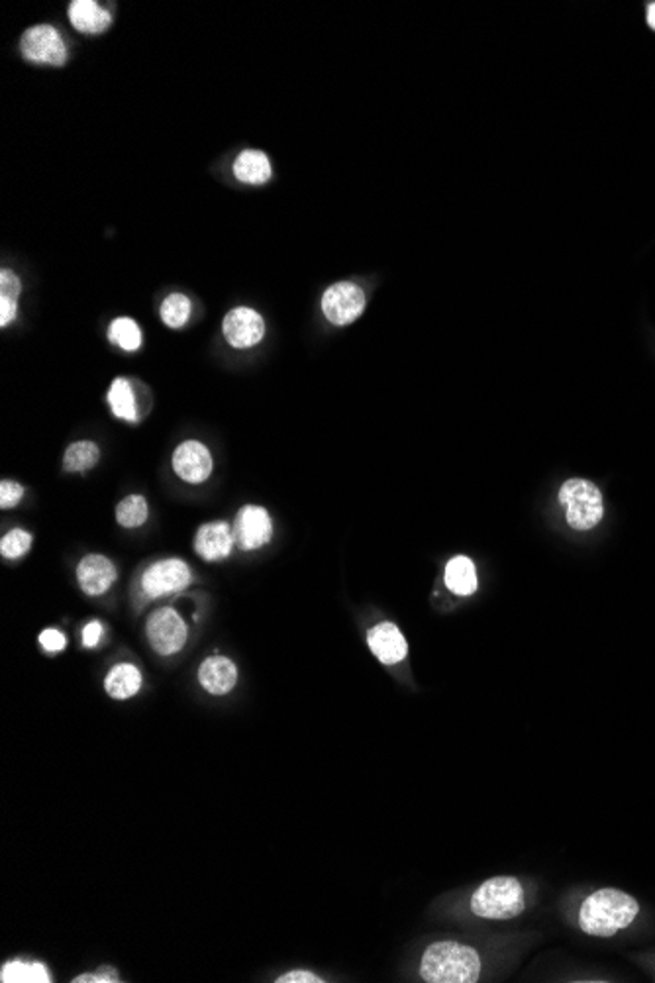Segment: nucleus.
Here are the masks:
<instances>
[{
	"instance_id": "obj_1",
	"label": "nucleus",
	"mask_w": 655,
	"mask_h": 983,
	"mask_svg": "<svg viewBox=\"0 0 655 983\" xmlns=\"http://www.w3.org/2000/svg\"><path fill=\"white\" fill-rule=\"evenodd\" d=\"M640 913L638 901L618 889H599L585 899L579 911V927L591 936H614L630 927Z\"/></svg>"
},
{
	"instance_id": "obj_2",
	"label": "nucleus",
	"mask_w": 655,
	"mask_h": 983,
	"mask_svg": "<svg viewBox=\"0 0 655 983\" xmlns=\"http://www.w3.org/2000/svg\"><path fill=\"white\" fill-rule=\"evenodd\" d=\"M479 976L477 950L459 942L432 944L420 962V978L428 983H475Z\"/></svg>"
},
{
	"instance_id": "obj_3",
	"label": "nucleus",
	"mask_w": 655,
	"mask_h": 983,
	"mask_svg": "<svg viewBox=\"0 0 655 983\" xmlns=\"http://www.w3.org/2000/svg\"><path fill=\"white\" fill-rule=\"evenodd\" d=\"M524 907V889L514 878L485 881L471 897V911L481 919H512L518 917Z\"/></svg>"
},
{
	"instance_id": "obj_4",
	"label": "nucleus",
	"mask_w": 655,
	"mask_h": 983,
	"mask_svg": "<svg viewBox=\"0 0 655 983\" xmlns=\"http://www.w3.org/2000/svg\"><path fill=\"white\" fill-rule=\"evenodd\" d=\"M559 501L567 507V522L575 530H591L605 515L599 487L587 479H569L559 491Z\"/></svg>"
},
{
	"instance_id": "obj_5",
	"label": "nucleus",
	"mask_w": 655,
	"mask_h": 983,
	"mask_svg": "<svg viewBox=\"0 0 655 983\" xmlns=\"http://www.w3.org/2000/svg\"><path fill=\"white\" fill-rule=\"evenodd\" d=\"M20 50L26 61L44 65H63L67 61V50L59 32L50 24H40L24 32Z\"/></svg>"
},
{
	"instance_id": "obj_6",
	"label": "nucleus",
	"mask_w": 655,
	"mask_h": 983,
	"mask_svg": "<svg viewBox=\"0 0 655 983\" xmlns=\"http://www.w3.org/2000/svg\"><path fill=\"white\" fill-rule=\"evenodd\" d=\"M146 630L153 650L161 656L177 654L187 642V624L169 607L155 611Z\"/></svg>"
},
{
	"instance_id": "obj_7",
	"label": "nucleus",
	"mask_w": 655,
	"mask_h": 983,
	"mask_svg": "<svg viewBox=\"0 0 655 983\" xmlns=\"http://www.w3.org/2000/svg\"><path fill=\"white\" fill-rule=\"evenodd\" d=\"M363 309H365V295L353 283H336L330 289H326L322 297V311L336 326L352 324L353 320L361 316Z\"/></svg>"
},
{
	"instance_id": "obj_8",
	"label": "nucleus",
	"mask_w": 655,
	"mask_h": 983,
	"mask_svg": "<svg viewBox=\"0 0 655 983\" xmlns=\"http://www.w3.org/2000/svg\"><path fill=\"white\" fill-rule=\"evenodd\" d=\"M191 583V570L183 560L171 558L153 564L142 577V589L148 597L157 599L163 595L177 593Z\"/></svg>"
},
{
	"instance_id": "obj_9",
	"label": "nucleus",
	"mask_w": 655,
	"mask_h": 983,
	"mask_svg": "<svg viewBox=\"0 0 655 983\" xmlns=\"http://www.w3.org/2000/svg\"><path fill=\"white\" fill-rule=\"evenodd\" d=\"M224 338L232 348L246 350L259 344L265 336V322L263 316L248 307H238L232 309L224 316Z\"/></svg>"
},
{
	"instance_id": "obj_10",
	"label": "nucleus",
	"mask_w": 655,
	"mask_h": 983,
	"mask_svg": "<svg viewBox=\"0 0 655 983\" xmlns=\"http://www.w3.org/2000/svg\"><path fill=\"white\" fill-rule=\"evenodd\" d=\"M273 524L269 513L263 507L248 505L240 511L234 524V538L242 550H259L271 540Z\"/></svg>"
},
{
	"instance_id": "obj_11",
	"label": "nucleus",
	"mask_w": 655,
	"mask_h": 983,
	"mask_svg": "<svg viewBox=\"0 0 655 983\" xmlns=\"http://www.w3.org/2000/svg\"><path fill=\"white\" fill-rule=\"evenodd\" d=\"M173 469L175 473L187 481V483H202L210 477L212 473V456L208 452V448L201 444V442H195V440H189V442H183L175 454H173Z\"/></svg>"
},
{
	"instance_id": "obj_12",
	"label": "nucleus",
	"mask_w": 655,
	"mask_h": 983,
	"mask_svg": "<svg viewBox=\"0 0 655 983\" xmlns=\"http://www.w3.org/2000/svg\"><path fill=\"white\" fill-rule=\"evenodd\" d=\"M367 642L371 652L379 658V662L393 666L403 662L408 654V644L403 632L393 622H381L369 630Z\"/></svg>"
},
{
	"instance_id": "obj_13",
	"label": "nucleus",
	"mask_w": 655,
	"mask_h": 983,
	"mask_svg": "<svg viewBox=\"0 0 655 983\" xmlns=\"http://www.w3.org/2000/svg\"><path fill=\"white\" fill-rule=\"evenodd\" d=\"M234 542V530L226 522H208L197 532L195 550L206 562H216L230 556Z\"/></svg>"
},
{
	"instance_id": "obj_14",
	"label": "nucleus",
	"mask_w": 655,
	"mask_h": 983,
	"mask_svg": "<svg viewBox=\"0 0 655 983\" xmlns=\"http://www.w3.org/2000/svg\"><path fill=\"white\" fill-rule=\"evenodd\" d=\"M77 579H79L81 589L87 595L97 597V595L106 593L110 589V585L116 581V570L106 556L91 554V556L83 558V562L79 564Z\"/></svg>"
},
{
	"instance_id": "obj_15",
	"label": "nucleus",
	"mask_w": 655,
	"mask_h": 983,
	"mask_svg": "<svg viewBox=\"0 0 655 983\" xmlns=\"http://www.w3.org/2000/svg\"><path fill=\"white\" fill-rule=\"evenodd\" d=\"M236 679H238V670H236L234 662H230L228 658H222V656H212V658L204 660L201 670H199V681H201L202 687L212 695L230 693L236 685Z\"/></svg>"
},
{
	"instance_id": "obj_16",
	"label": "nucleus",
	"mask_w": 655,
	"mask_h": 983,
	"mask_svg": "<svg viewBox=\"0 0 655 983\" xmlns=\"http://www.w3.org/2000/svg\"><path fill=\"white\" fill-rule=\"evenodd\" d=\"M69 20L83 34H102L110 26V14L95 0H75L69 4Z\"/></svg>"
},
{
	"instance_id": "obj_17",
	"label": "nucleus",
	"mask_w": 655,
	"mask_h": 983,
	"mask_svg": "<svg viewBox=\"0 0 655 983\" xmlns=\"http://www.w3.org/2000/svg\"><path fill=\"white\" fill-rule=\"evenodd\" d=\"M104 689L112 699H130L142 689V673L132 664H118L106 675Z\"/></svg>"
},
{
	"instance_id": "obj_18",
	"label": "nucleus",
	"mask_w": 655,
	"mask_h": 983,
	"mask_svg": "<svg viewBox=\"0 0 655 983\" xmlns=\"http://www.w3.org/2000/svg\"><path fill=\"white\" fill-rule=\"evenodd\" d=\"M234 175L248 185H263L271 179L269 157L259 150H246L234 161Z\"/></svg>"
},
{
	"instance_id": "obj_19",
	"label": "nucleus",
	"mask_w": 655,
	"mask_h": 983,
	"mask_svg": "<svg viewBox=\"0 0 655 983\" xmlns=\"http://www.w3.org/2000/svg\"><path fill=\"white\" fill-rule=\"evenodd\" d=\"M446 585L455 595H473L477 591V571L473 562L465 556L450 560L446 566Z\"/></svg>"
},
{
	"instance_id": "obj_20",
	"label": "nucleus",
	"mask_w": 655,
	"mask_h": 983,
	"mask_svg": "<svg viewBox=\"0 0 655 983\" xmlns=\"http://www.w3.org/2000/svg\"><path fill=\"white\" fill-rule=\"evenodd\" d=\"M108 405L112 409L114 416L122 418V420H128V422H138V409H136V397H134V391H132V385L122 379V377H116L110 385V391H108Z\"/></svg>"
},
{
	"instance_id": "obj_21",
	"label": "nucleus",
	"mask_w": 655,
	"mask_h": 983,
	"mask_svg": "<svg viewBox=\"0 0 655 983\" xmlns=\"http://www.w3.org/2000/svg\"><path fill=\"white\" fill-rule=\"evenodd\" d=\"M0 980L4 983H50L51 978L44 964L40 962H8L2 972Z\"/></svg>"
},
{
	"instance_id": "obj_22",
	"label": "nucleus",
	"mask_w": 655,
	"mask_h": 983,
	"mask_svg": "<svg viewBox=\"0 0 655 983\" xmlns=\"http://www.w3.org/2000/svg\"><path fill=\"white\" fill-rule=\"evenodd\" d=\"M108 338L112 344L126 352H136L142 346V330L132 318H116L108 328Z\"/></svg>"
},
{
	"instance_id": "obj_23",
	"label": "nucleus",
	"mask_w": 655,
	"mask_h": 983,
	"mask_svg": "<svg viewBox=\"0 0 655 983\" xmlns=\"http://www.w3.org/2000/svg\"><path fill=\"white\" fill-rule=\"evenodd\" d=\"M99 458H101V452H99L97 444H93V442H75L65 452L63 467L67 471L83 473V471H89L91 467L97 466Z\"/></svg>"
},
{
	"instance_id": "obj_24",
	"label": "nucleus",
	"mask_w": 655,
	"mask_h": 983,
	"mask_svg": "<svg viewBox=\"0 0 655 983\" xmlns=\"http://www.w3.org/2000/svg\"><path fill=\"white\" fill-rule=\"evenodd\" d=\"M148 503L142 495H130L120 501L116 509V518L124 528H138L148 520Z\"/></svg>"
},
{
	"instance_id": "obj_25",
	"label": "nucleus",
	"mask_w": 655,
	"mask_h": 983,
	"mask_svg": "<svg viewBox=\"0 0 655 983\" xmlns=\"http://www.w3.org/2000/svg\"><path fill=\"white\" fill-rule=\"evenodd\" d=\"M189 316H191V301H189V297H185L181 293L169 295L161 305V320L169 328L185 326Z\"/></svg>"
},
{
	"instance_id": "obj_26",
	"label": "nucleus",
	"mask_w": 655,
	"mask_h": 983,
	"mask_svg": "<svg viewBox=\"0 0 655 983\" xmlns=\"http://www.w3.org/2000/svg\"><path fill=\"white\" fill-rule=\"evenodd\" d=\"M32 546V534H28L26 530L22 528H14L10 530L2 542H0V552L4 558L8 560H14V558H20L24 556Z\"/></svg>"
},
{
	"instance_id": "obj_27",
	"label": "nucleus",
	"mask_w": 655,
	"mask_h": 983,
	"mask_svg": "<svg viewBox=\"0 0 655 983\" xmlns=\"http://www.w3.org/2000/svg\"><path fill=\"white\" fill-rule=\"evenodd\" d=\"M22 495H24L22 485H18L14 481H6V479L0 483V507L2 509H10V507L18 505Z\"/></svg>"
},
{
	"instance_id": "obj_28",
	"label": "nucleus",
	"mask_w": 655,
	"mask_h": 983,
	"mask_svg": "<svg viewBox=\"0 0 655 983\" xmlns=\"http://www.w3.org/2000/svg\"><path fill=\"white\" fill-rule=\"evenodd\" d=\"M20 279L12 271H2L0 273V299H12L16 301L20 295Z\"/></svg>"
},
{
	"instance_id": "obj_29",
	"label": "nucleus",
	"mask_w": 655,
	"mask_h": 983,
	"mask_svg": "<svg viewBox=\"0 0 655 983\" xmlns=\"http://www.w3.org/2000/svg\"><path fill=\"white\" fill-rule=\"evenodd\" d=\"M65 636L59 632V630H53V628H48L40 634V644L48 650V652H59L65 648Z\"/></svg>"
},
{
	"instance_id": "obj_30",
	"label": "nucleus",
	"mask_w": 655,
	"mask_h": 983,
	"mask_svg": "<svg viewBox=\"0 0 655 983\" xmlns=\"http://www.w3.org/2000/svg\"><path fill=\"white\" fill-rule=\"evenodd\" d=\"M75 983H116L120 982L118 974L112 970V968H102L99 974H83V976H77Z\"/></svg>"
},
{
	"instance_id": "obj_31",
	"label": "nucleus",
	"mask_w": 655,
	"mask_h": 983,
	"mask_svg": "<svg viewBox=\"0 0 655 983\" xmlns=\"http://www.w3.org/2000/svg\"><path fill=\"white\" fill-rule=\"evenodd\" d=\"M277 983H322L324 980L310 974V972H304V970H295V972H289V974H283L279 976Z\"/></svg>"
},
{
	"instance_id": "obj_32",
	"label": "nucleus",
	"mask_w": 655,
	"mask_h": 983,
	"mask_svg": "<svg viewBox=\"0 0 655 983\" xmlns=\"http://www.w3.org/2000/svg\"><path fill=\"white\" fill-rule=\"evenodd\" d=\"M102 636V624L99 621H91L83 630V644L87 648H95L99 644Z\"/></svg>"
},
{
	"instance_id": "obj_33",
	"label": "nucleus",
	"mask_w": 655,
	"mask_h": 983,
	"mask_svg": "<svg viewBox=\"0 0 655 983\" xmlns=\"http://www.w3.org/2000/svg\"><path fill=\"white\" fill-rule=\"evenodd\" d=\"M16 318V301L0 299V326H8Z\"/></svg>"
},
{
	"instance_id": "obj_34",
	"label": "nucleus",
	"mask_w": 655,
	"mask_h": 983,
	"mask_svg": "<svg viewBox=\"0 0 655 983\" xmlns=\"http://www.w3.org/2000/svg\"><path fill=\"white\" fill-rule=\"evenodd\" d=\"M648 22H650V26L655 30V2L654 4H650V8H648Z\"/></svg>"
}]
</instances>
